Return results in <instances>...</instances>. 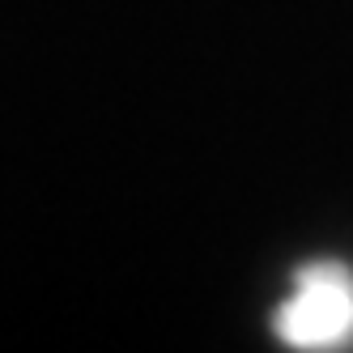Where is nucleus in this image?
I'll return each instance as SVG.
<instances>
[{
  "instance_id": "f257e3e1",
  "label": "nucleus",
  "mask_w": 353,
  "mask_h": 353,
  "mask_svg": "<svg viewBox=\"0 0 353 353\" xmlns=\"http://www.w3.org/2000/svg\"><path fill=\"white\" fill-rule=\"evenodd\" d=\"M272 327L290 349H341L353 341V272L319 260L298 268L294 294L276 307Z\"/></svg>"
}]
</instances>
